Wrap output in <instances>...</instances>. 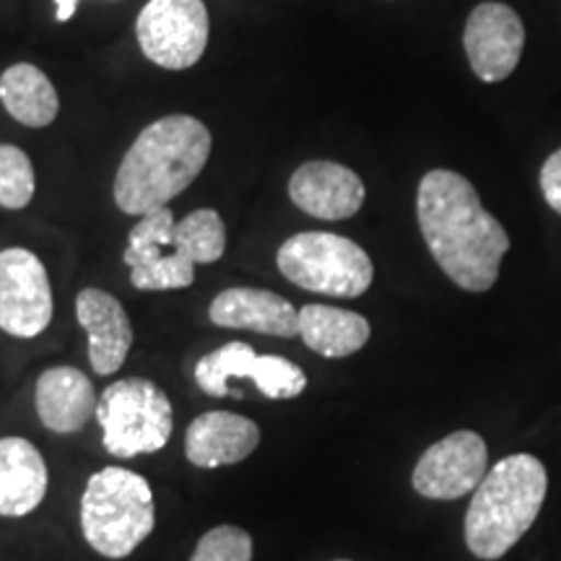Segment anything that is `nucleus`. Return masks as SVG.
Returning <instances> with one entry per match:
<instances>
[{"label":"nucleus","mask_w":561,"mask_h":561,"mask_svg":"<svg viewBox=\"0 0 561 561\" xmlns=\"http://www.w3.org/2000/svg\"><path fill=\"white\" fill-rule=\"evenodd\" d=\"M76 318L89 335V362L96 375H115L128 359L133 325L125 307L102 289H83L76 297Z\"/></svg>","instance_id":"13"},{"label":"nucleus","mask_w":561,"mask_h":561,"mask_svg":"<svg viewBox=\"0 0 561 561\" xmlns=\"http://www.w3.org/2000/svg\"><path fill=\"white\" fill-rule=\"evenodd\" d=\"M299 335L305 346L325 359H343L367 346L371 328L362 314L328 305H307L299 310Z\"/></svg>","instance_id":"18"},{"label":"nucleus","mask_w":561,"mask_h":561,"mask_svg":"<svg viewBox=\"0 0 561 561\" xmlns=\"http://www.w3.org/2000/svg\"><path fill=\"white\" fill-rule=\"evenodd\" d=\"M364 182L359 174L335 161H307L289 180L294 206L320 221H343L364 206Z\"/></svg>","instance_id":"12"},{"label":"nucleus","mask_w":561,"mask_h":561,"mask_svg":"<svg viewBox=\"0 0 561 561\" xmlns=\"http://www.w3.org/2000/svg\"><path fill=\"white\" fill-rule=\"evenodd\" d=\"M261 445L255 421L231 411H208L187 426L185 455L198 468H221L242 462Z\"/></svg>","instance_id":"15"},{"label":"nucleus","mask_w":561,"mask_h":561,"mask_svg":"<svg viewBox=\"0 0 561 561\" xmlns=\"http://www.w3.org/2000/svg\"><path fill=\"white\" fill-rule=\"evenodd\" d=\"M229 377L252 380L265 398L289 401L307 388L305 369L284 356H257L250 343L231 341L227 346L210 351L195 364V382L214 398L229 396Z\"/></svg>","instance_id":"8"},{"label":"nucleus","mask_w":561,"mask_h":561,"mask_svg":"<svg viewBox=\"0 0 561 561\" xmlns=\"http://www.w3.org/2000/svg\"><path fill=\"white\" fill-rule=\"evenodd\" d=\"M172 250L193 265L221 261L224 250H227V227H224L221 216L210 208L187 214L174 227Z\"/></svg>","instance_id":"20"},{"label":"nucleus","mask_w":561,"mask_h":561,"mask_svg":"<svg viewBox=\"0 0 561 561\" xmlns=\"http://www.w3.org/2000/svg\"><path fill=\"white\" fill-rule=\"evenodd\" d=\"M549 476L543 462L517 453L502 458L483 476L466 515V546L483 561L502 559L543 507Z\"/></svg>","instance_id":"3"},{"label":"nucleus","mask_w":561,"mask_h":561,"mask_svg":"<svg viewBox=\"0 0 561 561\" xmlns=\"http://www.w3.org/2000/svg\"><path fill=\"white\" fill-rule=\"evenodd\" d=\"M489 450L476 432H453L421 455L413 468V489L426 500L453 502L473 494L486 476Z\"/></svg>","instance_id":"10"},{"label":"nucleus","mask_w":561,"mask_h":561,"mask_svg":"<svg viewBox=\"0 0 561 561\" xmlns=\"http://www.w3.org/2000/svg\"><path fill=\"white\" fill-rule=\"evenodd\" d=\"M462 47L476 79L483 83L510 79L525 50L523 19L507 3H479L466 21Z\"/></svg>","instance_id":"11"},{"label":"nucleus","mask_w":561,"mask_h":561,"mask_svg":"<svg viewBox=\"0 0 561 561\" xmlns=\"http://www.w3.org/2000/svg\"><path fill=\"white\" fill-rule=\"evenodd\" d=\"M53 320V289L47 268L32 250L0 252V331L34 339Z\"/></svg>","instance_id":"9"},{"label":"nucleus","mask_w":561,"mask_h":561,"mask_svg":"<svg viewBox=\"0 0 561 561\" xmlns=\"http://www.w3.org/2000/svg\"><path fill=\"white\" fill-rule=\"evenodd\" d=\"M0 102L13 121L26 128H47L60 112L53 81L32 62H16L0 76Z\"/></svg>","instance_id":"19"},{"label":"nucleus","mask_w":561,"mask_h":561,"mask_svg":"<svg viewBox=\"0 0 561 561\" xmlns=\"http://www.w3.org/2000/svg\"><path fill=\"white\" fill-rule=\"evenodd\" d=\"M195 280V265L178 252H164L159 261L144 268H130V284L140 291H172L187 289Z\"/></svg>","instance_id":"23"},{"label":"nucleus","mask_w":561,"mask_h":561,"mask_svg":"<svg viewBox=\"0 0 561 561\" xmlns=\"http://www.w3.org/2000/svg\"><path fill=\"white\" fill-rule=\"evenodd\" d=\"M96 390L81 369H45L34 390V405L45 430L55 434H76L96 416Z\"/></svg>","instance_id":"16"},{"label":"nucleus","mask_w":561,"mask_h":561,"mask_svg":"<svg viewBox=\"0 0 561 561\" xmlns=\"http://www.w3.org/2000/svg\"><path fill=\"white\" fill-rule=\"evenodd\" d=\"M174 221L170 208L151 210V214L140 216L136 227L128 234V248L123 252V261L128 268H144L164 255V248H172L174 242Z\"/></svg>","instance_id":"21"},{"label":"nucleus","mask_w":561,"mask_h":561,"mask_svg":"<svg viewBox=\"0 0 561 561\" xmlns=\"http://www.w3.org/2000/svg\"><path fill=\"white\" fill-rule=\"evenodd\" d=\"M210 130L198 117L170 115L138 133L115 174L117 208L146 216L164 208L198 180L210 157Z\"/></svg>","instance_id":"2"},{"label":"nucleus","mask_w":561,"mask_h":561,"mask_svg":"<svg viewBox=\"0 0 561 561\" xmlns=\"http://www.w3.org/2000/svg\"><path fill=\"white\" fill-rule=\"evenodd\" d=\"M55 5H58V21H70L79 9V0H55Z\"/></svg>","instance_id":"26"},{"label":"nucleus","mask_w":561,"mask_h":561,"mask_svg":"<svg viewBox=\"0 0 561 561\" xmlns=\"http://www.w3.org/2000/svg\"><path fill=\"white\" fill-rule=\"evenodd\" d=\"M208 9L203 0H149L136 19L138 45L153 66L187 70L208 47Z\"/></svg>","instance_id":"7"},{"label":"nucleus","mask_w":561,"mask_h":561,"mask_svg":"<svg viewBox=\"0 0 561 561\" xmlns=\"http://www.w3.org/2000/svg\"><path fill=\"white\" fill-rule=\"evenodd\" d=\"M416 216L421 237L445 276L462 291L483 294L500 278L510 234L462 174L432 170L419 182Z\"/></svg>","instance_id":"1"},{"label":"nucleus","mask_w":561,"mask_h":561,"mask_svg":"<svg viewBox=\"0 0 561 561\" xmlns=\"http://www.w3.org/2000/svg\"><path fill=\"white\" fill-rule=\"evenodd\" d=\"M278 271L299 289L356 299L375 280L367 250L331 231H301L278 248Z\"/></svg>","instance_id":"5"},{"label":"nucleus","mask_w":561,"mask_h":561,"mask_svg":"<svg viewBox=\"0 0 561 561\" xmlns=\"http://www.w3.org/2000/svg\"><path fill=\"white\" fill-rule=\"evenodd\" d=\"M538 185H541V193L546 203H549V208L561 216V149L553 151L543 161L541 174H538Z\"/></svg>","instance_id":"25"},{"label":"nucleus","mask_w":561,"mask_h":561,"mask_svg":"<svg viewBox=\"0 0 561 561\" xmlns=\"http://www.w3.org/2000/svg\"><path fill=\"white\" fill-rule=\"evenodd\" d=\"M37 191L32 159L19 146H0V206L9 210L26 208Z\"/></svg>","instance_id":"22"},{"label":"nucleus","mask_w":561,"mask_h":561,"mask_svg":"<svg viewBox=\"0 0 561 561\" xmlns=\"http://www.w3.org/2000/svg\"><path fill=\"white\" fill-rule=\"evenodd\" d=\"M96 424L115 458L159 453L172 437L174 411L167 392L146 377L112 382L96 403Z\"/></svg>","instance_id":"6"},{"label":"nucleus","mask_w":561,"mask_h":561,"mask_svg":"<svg viewBox=\"0 0 561 561\" xmlns=\"http://www.w3.org/2000/svg\"><path fill=\"white\" fill-rule=\"evenodd\" d=\"M157 507L149 481L128 468H102L87 483L81 500V530L87 543L107 559H125L151 536Z\"/></svg>","instance_id":"4"},{"label":"nucleus","mask_w":561,"mask_h":561,"mask_svg":"<svg viewBox=\"0 0 561 561\" xmlns=\"http://www.w3.org/2000/svg\"><path fill=\"white\" fill-rule=\"evenodd\" d=\"M208 318L219 328H237L276 339H294L299 335V310L289 299L265 289H237L221 291L210 301Z\"/></svg>","instance_id":"14"},{"label":"nucleus","mask_w":561,"mask_h":561,"mask_svg":"<svg viewBox=\"0 0 561 561\" xmlns=\"http://www.w3.org/2000/svg\"><path fill=\"white\" fill-rule=\"evenodd\" d=\"M47 466L30 439H0V517H24L47 494Z\"/></svg>","instance_id":"17"},{"label":"nucleus","mask_w":561,"mask_h":561,"mask_svg":"<svg viewBox=\"0 0 561 561\" xmlns=\"http://www.w3.org/2000/svg\"><path fill=\"white\" fill-rule=\"evenodd\" d=\"M191 561H252L250 533L237 525H219L201 538Z\"/></svg>","instance_id":"24"}]
</instances>
